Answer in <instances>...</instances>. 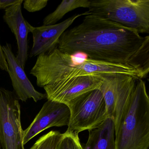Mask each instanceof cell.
I'll list each match as a JSON object with an SVG mask.
<instances>
[{"instance_id": "6da1fadb", "label": "cell", "mask_w": 149, "mask_h": 149, "mask_svg": "<svg viewBox=\"0 0 149 149\" xmlns=\"http://www.w3.org/2000/svg\"><path fill=\"white\" fill-rule=\"evenodd\" d=\"M57 48L63 53L85 54L90 59L149 70V36L96 15L61 36Z\"/></svg>"}, {"instance_id": "7a4b0ae2", "label": "cell", "mask_w": 149, "mask_h": 149, "mask_svg": "<svg viewBox=\"0 0 149 149\" xmlns=\"http://www.w3.org/2000/svg\"><path fill=\"white\" fill-rule=\"evenodd\" d=\"M149 72L131 65L95 61L81 53L68 54L57 47L38 56L30 74L36 78L37 86L43 88L74 77L92 75L104 76L124 74L143 79Z\"/></svg>"}, {"instance_id": "3957f363", "label": "cell", "mask_w": 149, "mask_h": 149, "mask_svg": "<svg viewBox=\"0 0 149 149\" xmlns=\"http://www.w3.org/2000/svg\"><path fill=\"white\" fill-rule=\"evenodd\" d=\"M115 143V149H149V97L143 79H136Z\"/></svg>"}, {"instance_id": "277c9868", "label": "cell", "mask_w": 149, "mask_h": 149, "mask_svg": "<svg viewBox=\"0 0 149 149\" xmlns=\"http://www.w3.org/2000/svg\"><path fill=\"white\" fill-rule=\"evenodd\" d=\"M88 8L89 15L149 33V0H92Z\"/></svg>"}, {"instance_id": "5b68a950", "label": "cell", "mask_w": 149, "mask_h": 149, "mask_svg": "<svg viewBox=\"0 0 149 149\" xmlns=\"http://www.w3.org/2000/svg\"><path fill=\"white\" fill-rule=\"evenodd\" d=\"M70 119L67 131L79 133L96 128L108 118L106 104L99 89L87 92L68 104Z\"/></svg>"}, {"instance_id": "8992f818", "label": "cell", "mask_w": 149, "mask_h": 149, "mask_svg": "<svg viewBox=\"0 0 149 149\" xmlns=\"http://www.w3.org/2000/svg\"><path fill=\"white\" fill-rule=\"evenodd\" d=\"M21 106L13 91L0 87V143L2 149H24Z\"/></svg>"}, {"instance_id": "52a82bcc", "label": "cell", "mask_w": 149, "mask_h": 149, "mask_svg": "<svg viewBox=\"0 0 149 149\" xmlns=\"http://www.w3.org/2000/svg\"><path fill=\"white\" fill-rule=\"evenodd\" d=\"M104 76L92 75L74 77L47 85L43 88L47 100L67 105L78 97L89 91L99 89L103 82Z\"/></svg>"}, {"instance_id": "ba28073f", "label": "cell", "mask_w": 149, "mask_h": 149, "mask_svg": "<svg viewBox=\"0 0 149 149\" xmlns=\"http://www.w3.org/2000/svg\"><path fill=\"white\" fill-rule=\"evenodd\" d=\"M70 119V111L68 105L47 100L31 124L23 130V145H26L46 129L52 127L68 126Z\"/></svg>"}, {"instance_id": "9c48e42d", "label": "cell", "mask_w": 149, "mask_h": 149, "mask_svg": "<svg viewBox=\"0 0 149 149\" xmlns=\"http://www.w3.org/2000/svg\"><path fill=\"white\" fill-rule=\"evenodd\" d=\"M89 15L88 12L75 15L61 23L49 26L35 27L30 26L33 35V45L29 57L46 54L57 47L59 38L76 19Z\"/></svg>"}, {"instance_id": "30bf717a", "label": "cell", "mask_w": 149, "mask_h": 149, "mask_svg": "<svg viewBox=\"0 0 149 149\" xmlns=\"http://www.w3.org/2000/svg\"><path fill=\"white\" fill-rule=\"evenodd\" d=\"M2 49L7 62L8 72L12 81L13 92L19 100L26 102L32 98L37 102L47 98L46 94L36 90L28 78L24 70L13 53L11 44L6 43L2 46Z\"/></svg>"}, {"instance_id": "8fae6325", "label": "cell", "mask_w": 149, "mask_h": 149, "mask_svg": "<svg viewBox=\"0 0 149 149\" xmlns=\"http://www.w3.org/2000/svg\"><path fill=\"white\" fill-rule=\"evenodd\" d=\"M23 0L5 10L3 19L14 34L18 45L16 56L18 62L25 69L28 56V35L30 33V24L25 19L22 12Z\"/></svg>"}, {"instance_id": "7c38bea8", "label": "cell", "mask_w": 149, "mask_h": 149, "mask_svg": "<svg viewBox=\"0 0 149 149\" xmlns=\"http://www.w3.org/2000/svg\"><path fill=\"white\" fill-rule=\"evenodd\" d=\"M136 79L138 78L127 75L118 74L116 76L113 97L107 108L108 117L112 118L114 122L115 134L120 126Z\"/></svg>"}, {"instance_id": "4fadbf2b", "label": "cell", "mask_w": 149, "mask_h": 149, "mask_svg": "<svg viewBox=\"0 0 149 149\" xmlns=\"http://www.w3.org/2000/svg\"><path fill=\"white\" fill-rule=\"evenodd\" d=\"M88 132V138L84 149H115V125L112 118H108Z\"/></svg>"}, {"instance_id": "5bb4252c", "label": "cell", "mask_w": 149, "mask_h": 149, "mask_svg": "<svg viewBox=\"0 0 149 149\" xmlns=\"http://www.w3.org/2000/svg\"><path fill=\"white\" fill-rule=\"evenodd\" d=\"M89 0H63L55 10L47 15L43 20V26L55 25L68 13L80 8H88Z\"/></svg>"}, {"instance_id": "9a60e30c", "label": "cell", "mask_w": 149, "mask_h": 149, "mask_svg": "<svg viewBox=\"0 0 149 149\" xmlns=\"http://www.w3.org/2000/svg\"><path fill=\"white\" fill-rule=\"evenodd\" d=\"M63 134L51 131L40 138L29 149H56Z\"/></svg>"}, {"instance_id": "2e32d148", "label": "cell", "mask_w": 149, "mask_h": 149, "mask_svg": "<svg viewBox=\"0 0 149 149\" xmlns=\"http://www.w3.org/2000/svg\"><path fill=\"white\" fill-rule=\"evenodd\" d=\"M56 149H84L81 144L78 133L67 131L62 137Z\"/></svg>"}, {"instance_id": "e0dca14e", "label": "cell", "mask_w": 149, "mask_h": 149, "mask_svg": "<svg viewBox=\"0 0 149 149\" xmlns=\"http://www.w3.org/2000/svg\"><path fill=\"white\" fill-rule=\"evenodd\" d=\"M48 0H26L23 1V7L29 13H34L42 10L47 5Z\"/></svg>"}, {"instance_id": "ac0fdd59", "label": "cell", "mask_w": 149, "mask_h": 149, "mask_svg": "<svg viewBox=\"0 0 149 149\" xmlns=\"http://www.w3.org/2000/svg\"><path fill=\"white\" fill-rule=\"evenodd\" d=\"M0 69L6 72H8V71L7 62L6 60L4 52L2 50V46L1 45V43H0Z\"/></svg>"}, {"instance_id": "d6986e66", "label": "cell", "mask_w": 149, "mask_h": 149, "mask_svg": "<svg viewBox=\"0 0 149 149\" xmlns=\"http://www.w3.org/2000/svg\"><path fill=\"white\" fill-rule=\"evenodd\" d=\"M20 0H0V10L5 9L19 2Z\"/></svg>"}, {"instance_id": "ffe728a7", "label": "cell", "mask_w": 149, "mask_h": 149, "mask_svg": "<svg viewBox=\"0 0 149 149\" xmlns=\"http://www.w3.org/2000/svg\"><path fill=\"white\" fill-rule=\"evenodd\" d=\"M0 149H1V143H0Z\"/></svg>"}]
</instances>
